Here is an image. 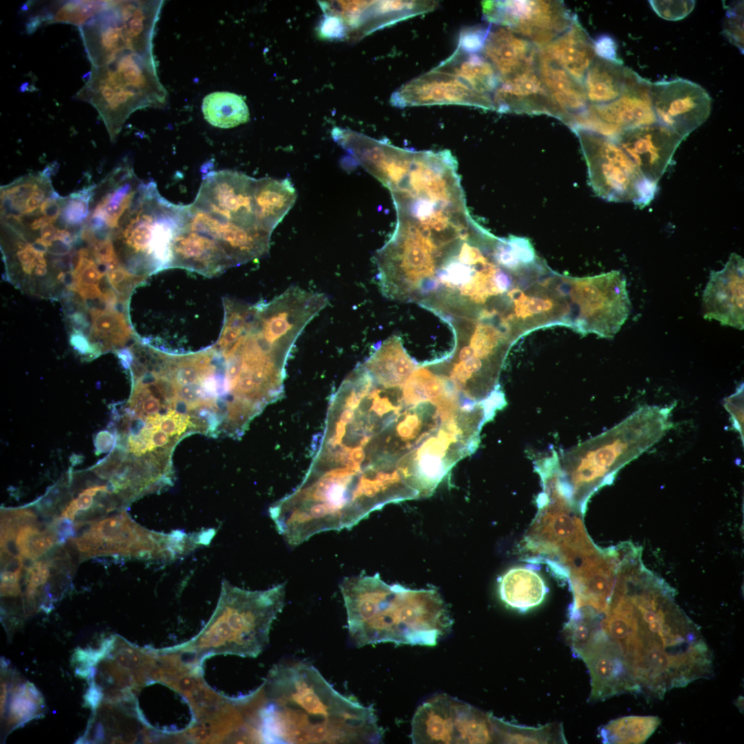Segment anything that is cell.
Returning a JSON list of instances; mask_svg holds the SVG:
<instances>
[{
	"mask_svg": "<svg viewBox=\"0 0 744 744\" xmlns=\"http://www.w3.org/2000/svg\"><path fill=\"white\" fill-rule=\"evenodd\" d=\"M572 130L581 146L590 185L599 196L639 207L651 202L657 185L641 173L614 138L581 127Z\"/></svg>",
	"mask_w": 744,
	"mask_h": 744,
	"instance_id": "9c48e42d",
	"label": "cell"
},
{
	"mask_svg": "<svg viewBox=\"0 0 744 744\" xmlns=\"http://www.w3.org/2000/svg\"><path fill=\"white\" fill-rule=\"evenodd\" d=\"M138 8L123 1H107L97 15L79 28L92 66L107 64L125 50L141 47L138 44L143 42L139 37L145 30V17H138Z\"/></svg>",
	"mask_w": 744,
	"mask_h": 744,
	"instance_id": "5bb4252c",
	"label": "cell"
},
{
	"mask_svg": "<svg viewBox=\"0 0 744 744\" xmlns=\"http://www.w3.org/2000/svg\"><path fill=\"white\" fill-rule=\"evenodd\" d=\"M540 50L582 84L596 56L593 41L577 17L568 29Z\"/></svg>",
	"mask_w": 744,
	"mask_h": 744,
	"instance_id": "83f0119b",
	"label": "cell"
},
{
	"mask_svg": "<svg viewBox=\"0 0 744 744\" xmlns=\"http://www.w3.org/2000/svg\"><path fill=\"white\" fill-rule=\"evenodd\" d=\"M725 406L731 415L736 429L743 435V386L725 400Z\"/></svg>",
	"mask_w": 744,
	"mask_h": 744,
	"instance_id": "f6af8a7d",
	"label": "cell"
},
{
	"mask_svg": "<svg viewBox=\"0 0 744 744\" xmlns=\"http://www.w3.org/2000/svg\"><path fill=\"white\" fill-rule=\"evenodd\" d=\"M494 110L501 113L546 114L563 120L550 98L537 66L502 79L492 96Z\"/></svg>",
	"mask_w": 744,
	"mask_h": 744,
	"instance_id": "603a6c76",
	"label": "cell"
},
{
	"mask_svg": "<svg viewBox=\"0 0 744 744\" xmlns=\"http://www.w3.org/2000/svg\"><path fill=\"white\" fill-rule=\"evenodd\" d=\"M74 541L86 557L118 555L171 561L206 545L207 539L203 530L192 533L149 530L121 512L90 524Z\"/></svg>",
	"mask_w": 744,
	"mask_h": 744,
	"instance_id": "ba28073f",
	"label": "cell"
},
{
	"mask_svg": "<svg viewBox=\"0 0 744 744\" xmlns=\"http://www.w3.org/2000/svg\"><path fill=\"white\" fill-rule=\"evenodd\" d=\"M127 455L125 448L120 444H116L110 454L93 466L90 470L98 477L110 481L114 477Z\"/></svg>",
	"mask_w": 744,
	"mask_h": 744,
	"instance_id": "ee69618b",
	"label": "cell"
},
{
	"mask_svg": "<svg viewBox=\"0 0 744 744\" xmlns=\"http://www.w3.org/2000/svg\"><path fill=\"white\" fill-rule=\"evenodd\" d=\"M499 592L507 606L526 611L541 603L548 588L535 570L520 566L508 570L502 577L499 581Z\"/></svg>",
	"mask_w": 744,
	"mask_h": 744,
	"instance_id": "e575fe53",
	"label": "cell"
},
{
	"mask_svg": "<svg viewBox=\"0 0 744 744\" xmlns=\"http://www.w3.org/2000/svg\"><path fill=\"white\" fill-rule=\"evenodd\" d=\"M743 258L731 254L724 267L712 271L703 293L704 318L743 329Z\"/></svg>",
	"mask_w": 744,
	"mask_h": 744,
	"instance_id": "7402d4cb",
	"label": "cell"
},
{
	"mask_svg": "<svg viewBox=\"0 0 744 744\" xmlns=\"http://www.w3.org/2000/svg\"><path fill=\"white\" fill-rule=\"evenodd\" d=\"M107 1H62L30 2L26 8L30 14L29 23L36 28L45 23H65L81 28L105 6Z\"/></svg>",
	"mask_w": 744,
	"mask_h": 744,
	"instance_id": "d590c367",
	"label": "cell"
},
{
	"mask_svg": "<svg viewBox=\"0 0 744 744\" xmlns=\"http://www.w3.org/2000/svg\"><path fill=\"white\" fill-rule=\"evenodd\" d=\"M119 306L96 304L89 307L90 321L84 329L89 327L87 341L96 356L102 352L118 351L132 337L130 321Z\"/></svg>",
	"mask_w": 744,
	"mask_h": 744,
	"instance_id": "f546056e",
	"label": "cell"
},
{
	"mask_svg": "<svg viewBox=\"0 0 744 744\" xmlns=\"http://www.w3.org/2000/svg\"><path fill=\"white\" fill-rule=\"evenodd\" d=\"M632 72L620 61L595 56L583 80L589 104H606L618 99L624 92Z\"/></svg>",
	"mask_w": 744,
	"mask_h": 744,
	"instance_id": "836d02e7",
	"label": "cell"
},
{
	"mask_svg": "<svg viewBox=\"0 0 744 744\" xmlns=\"http://www.w3.org/2000/svg\"><path fill=\"white\" fill-rule=\"evenodd\" d=\"M670 415L668 408L641 407L612 428L557 454V479L566 497L583 513L596 490L664 435Z\"/></svg>",
	"mask_w": 744,
	"mask_h": 744,
	"instance_id": "277c9868",
	"label": "cell"
},
{
	"mask_svg": "<svg viewBox=\"0 0 744 744\" xmlns=\"http://www.w3.org/2000/svg\"><path fill=\"white\" fill-rule=\"evenodd\" d=\"M184 227L206 235L224 251L234 267L260 258L268 253L271 234L222 220L192 203L186 205Z\"/></svg>",
	"mask_w": 744,
	"mask_h": 744,
	"instance_id": "ac0fdd59",
	"label": "cell"
},
{
	"mask_svg": "<svg viewBox=\"0 0 744 744\" xmlns=\"http://www.w3.org/2000/svg\"><path fill=\"white\" fill-rule=\"evenodd\" d=\"M100 492H110L108 486L95 485L82 490L79 496L71 501L63 509L61 517L70 520L74 519L79 512L86 511L92 506L94 497Z\"/></svg>",
	"mask_w": 744,
	"mask_h": 744,
	"instance_id": "b9f144b4",
	"label": "cell"
},
{
	"mask_svg": "<svg viewBox=\"0 0 744 744\" xmlns=\"http://www.w3.org/2000/svg\"><path fill=\"white\" fill-rule=\"evenodd\" d=\"M498 238L467 210L407 220L378 251L380 290L390 299L418 303L454 331L478 322L503 293Z\"/></svg>",
	"mask_w": 744,
	"mask_h": 744,
	"instance_id": "6da1fadb",
	"label": "cell"
},
{
	"mask_svg": "<svg viewBox=\"0 0 744 744\" xmlns=\"http://www.w3.org/2000/svg\"><path fill=\"white\" fill-rule=\"evenodd\" d=\"M495 743H566L563 727L557 723L529 727L506 721L492 715Z\"/></svg>",
	"mask_w": 744,
	"mask_h": 744,
	"instance_id": "74e56055",
	"label": "cell"
},
{
	"mask_svg": "<svg viewBox=\"0 0 744 744\" xmlns=\"http://www.w3.org/2000/svg\"><path fill=\"white\" fill-rule=\"evenodd\" d=\"M575 657L583 661L590 675L589 701L626 692L639 694L620 648L601 628Z\"/></svg>",
	"mask_w": 744,
	"mask_h": 744,
	"instance_id": "d6986e66",
	"label": "cell"
},
{
	"mask_svg": "<svg viewBox=\"0 0 744 744\" xmlns=\"http://www.w3.org/2000/svg\"><path fill=\"white\" fill-rule=\"evenodd\" d=\"M614 139L641 173L657 185L685 138L657 122L624 130Z\"/></svg>",
	"mask_w": 744,
	"mask_h": 744,
	"instance_id": "44dd1931",
	"label": "cell"
},
{
	"mask_svg": "<svg viewBox=\"0 0 744 744\" xmlns=\"http://www.w3.org/2000/svg\"><path fill=\"white\" fill-rule=\"evenodd\" d=\"M50 576L49 564L44 561L33 564L28 570V590L34 592L39 586L44 584Z\"/></svg>",
	"mask_w": 744,
	"mask_h": 744,
	"instance_id": "c3c4849f",
	"label": "cell"
},
{
	"mask_svg": "<svg viewBox=\"0 0 744 744\" xmlns=\"http://www.w3.org/2000/svg\"><path fill=\"white\" fill-rule=\"evenodd\" d=\"M602 615L588 607L570 608L564 634L574 656L588 643L600 628Z\"/></svg>",
	"mask_w": 744,
	"mask_h": 744,
	"instance_id": "ab89813d",
	"label": "cell"
},
{
	"mask_svg": "<svg viewBox=\"0 0 744 744\" xmlns=\"http://www.w3.org/2000/svg\"><path fill=\"white\" fill-rule=\"evenodd\" d=\"M483 16L509 28L539 49L570 28L576 15L559 1H483Z\"/></svg>",
	"mask_w": 744,
	"mask_h": 744,
	"instance_id": "4fadbf2b",
	"label": "cell"
},
{
	"mask_svg": "<svg viewBox=\"0 0 744 744\" xmlns=\"http://www.w3.org/2000/svg\"><path fill=\"white\" fill-rule=\"evenodd\" d=\"M570 309V327L586 335L612 338L631 311L626 280L619 271L594 276H564Z\"/></svg>",
	"mask_w": 744,
	"mask_h": 744,
	"instance_id": "30bf717a",
	"label": "cell"
},
{
	"mask_svg": "<svg viewBox=\"0 0 744 744\" xmlns=\"http://www.w3.org/2000/svg\"><path fill=\"white\" fill-rule=\"evenodd\" d=\"M596 56L609 61L619 62L617 59V45L614 39L607 34L597 37L593 41Z\"/></svg>",
	"mask_w": 744,
	"mask_h": 744,
	"instance_id": "7dc6e473",
	"label": "cell"
},
{
	"mask_svg": "<svg viewBox=\"0 0 744 744\" xmlns=\"http://www.w3.org/2000/svg\"><path fill=\"white\" fill-rule=\"evenodd\" d=\"M116 444V438L112 430H102L94 438L96 455L111 451Z\"/></svg>",
	"mask_w": 744,
	"mask_h": 744,
	"instance_id": "f907efd6",
	"label": "cell"
},
{
	"mask_svg": "<svg viewBox=\"0 0 744 744\" xmlns=\"http://www.w3.org/2000/svg\"><path fill=\"white\" fill-rule=\"evenodd\" d=\"M650 85V81L632 70L624 92L618 99L606 104H589L588 110L595 131L614 138L624 130L657 123Z\"/></svg>",
	"mask_w": 744,
	"mask_h": 744,
	"instance_id": "ffe728a7",
	"label": "cell"
},
{
	"mask_svg": "<svg viewBox=\"0 0 744 744\" xmlns=\"http://www.w3.org/2000/svg\"><path fill=\"white\" fill-rule=\"evenodd\" d=\"M340 590L349 633L358 647L387 642L433 646L451 630L452 619L435 589L390 585L376 573L344 578Z\"/></svg>",
	"mask_w": 744,
	"mask_h": 744,
	"instance_id": "3957f363",
	"label": "cell"
},
{
	"mask_svg": "<svg viewBox=\"0 0 744 744\" xmlns=\"http://www.w3.org/2000/svg\"><path fill=\"white\" fill-rule=\"evenodd\" d=\"M650 99L657 123L683 138L706 121L712 109L707 92L682 78L651 83Z\"/></svg>",
	"mask_w": 744,
	"mask_h": 744,
	"instance_id": "9a60e30c",
	"label": "cell"
},
{
	"mask_svg": "<svg viewBox=\"0 0 744 744\" xmlns=\"http://www.w3.org/2000/svg\"><path fill=\"white\" fill-rule=\"evenodd\" d=\"M19 566L14 570H4L1 575V588L4 595H16L19 590V579L21 568Z\"/></svg>",
	"mask_w": 744,
	"mask_h": 744,
	"instance_id": "681fc988",
	"label": "cell"
},
{
	"mask_svg": "<svg viewBox=\"0 0 744 744\" xmlns=\"http://www.w3.org/2000/svg\"><path fill=\"white\" fill-rule=\"evenodd\" d=\"M258 710L261 741L269 743H379L375 710L337 692L313 665L274 666Z\"/></svg>",
	"mask_w": 744,
	"mask_h": 744,
	"instance_id": "7a4b0ae2",
	"label": "cell"
},
{
	"mask_svg": "<svg viewBox=\"0 0 744 744\" xmlns=\"http://www.w3.org/2000/svg\"><path fill=\"white\" fill-rule=\"evenodd\" d=\"M202 111L205 120L219 128H232L247 123L249 118L244 99L229 92H215L207 95L203 101Z\"/></svg>",
	"mask_w": 744,
	"mask_h": 744,
	"instance_id": "8d00e7d4",
	"label": "cell"
},
{
	"mask_svg": "<svg viewBox=\"0 0 744 744\" xmlns=\"http://www.w3.org/2000/svg\"><path fill=\"white\" fill-rule=\"evenodd\" d=\"M435 68L455 76L477 92L491 97L501 82L493 66L481 53L458 47Z\"/></svg>",
	"mask_w": 744,
	"mask_h": 744,
	"instance_id": "1f68e13d",
	"label": "cell"
},
{
	"mask_svg": "<svg viewBox=\"0 0 744 744\" xmlns=\"http://www.w3.org/2000/svg\"><path fill=\"white\" fill-rule=\"evenodd\" d=\"M537 68L545 88L567 123L574 115L586 111L589 103L583 84L575 80L540 49Z\"/></svg>",
	"mask_w": 744,
	"mask_h": 744,
	"instance_id": "f1b7e54d",
	"label": "cell"
},
{
	"mask_svg": "<svg viewBox=\"0 0 744 744\" xmlns=\"http://www.w3.org/2000/svg\"><path fill=\"white\" fill-rule=\"evenodd\" d=\"M491 418L485 405L464 404L399 460V469L419 497L431 495L452 467L476 450L481 429Z\"/></svg>",
	"mask_w": 744,
	"mask_h": 744,
	"instance_id": "52a82bcc",
	"label": "cell"
},
{
	"mask_svg": "<svg viewBox=\"0 0 744 744\" xmlns=\"http://www.w3.org/2000/svg\"><path fill=\"white\" fill-rule=\"evenodd\" d=\"M284 584L251 591L223 581L217 606L208 623L189 642L175 649L201 659L218 654L256 657L269 641L271 626L282 610Z\"/></svg>",
	"mask_w": 744,
	"mask_h": 744,
	"instance_id": "8992f818",
	"label": "cell"
},
{
	"mask_svg": "<svg viewBox=\"0 0 744 744\" xmlns=\"http://www.w3.org/2000/svg\"><path fill=\"white\" fill-rule=\"evenodd\" d=\"M186 205L163 197L154 181L143 183L132 204L117 221L96 223L112 242L121 265L147 276L170 268L172 245L185 223Z\"/></svg>",
	"mask_w": 744,
	"mask_h": 744,
	"instance_id": "5b68a950",
	"label": "cell"
},
{
	"mask_svg": "<svg viewBox=\"0 0 744 744\" xmlns=\"http://www.w3.org/2000/svg\"><path fill=\"white\" fill-rule=\"evenodd\" d=\"M617 557L608 552L598 563L568 577L573 592L571 608H590L603 614L610 603L616 581Z\"/></svg>",
	"mask_w": 744,
	"mask_h": 744,
	"instance_id": "4316f807",
	"label": "cell"
},
{
	"mask_svg": "<svg viewBox=\"0 0 744 744\" xmlns=\"http://www.w3.org/2000/svg\"><path fill=\"white\" fill-rule=\"evenodd\" d=\"M435 1H381L353 2L351 8L364 32L391 25L435 9Z\"/></svg>",
	"mask_w": 744,
	"mask_h": 744,
	"instance_id": "d6a6232c",
	"label": "cell"
},
{
	"mask_svg": "<svg viewBox=\"0 0 744 744\" xmlns=\"http://www.w3.org/2000/svg\"><path fill=\"white\" fill-rule=\"evenodd\" d=\"M652 9L661 17L667 20H679L693 10L694 1H650Z\"/></svg>",
	"mask_w": 744,
	"mask_h": 744,
	"instance_id": "7bdbcfd3",
	"label": "cell"
},
{
	"mask_svg": "<svg viewBox=\"0 0 744 744\" xmlns=\"http://www.w3.org/2000/svg\"><path fill=\"white\" fill-rule=\"evenodd\" d=\"M296 198V190L288 178L256 179L254 210L259 225L271 234L292 208Z\"/></svg>",
	"mask_w": 744,
	"mask_h": 744,
	"instance_id": "4dcf8cb0",
	"label": "cell"
},
{
	"mask_svg": "<svg viewBox=\"0 0 744 744\" xmlns=\"http://www.w3.org/2000/svg\"><path fill=\"white\" fill-rule=\"evenodd\" d=\"M255 183L256 178L238 172H210L203 178L192 204L222 220L262 228L255 216Z\"/></svg>",
	"mask_w": 744,
	"mask_h": 744,
	"instance_id": "2e32d148",
	"label": "cell"
},
{
	"mask_svg": "<svg viewBox=\"0 0 744 744\" xmlns=\"http://www.w3.org/2000/svg\"><path fill=\"white\" fill-rule=\"evenodd\" d=\"M232 267L227 254L209 236L184 226L176 236L170 268L185 269L214 276Z\"/></svg>",
	"mask_w": 744,
	"mask_h": 744,
	"instance_id": "484cf974",
	"label": "cell"
},
{
	"mask_svg": "<svg viewBox=\"0 0 744 744\" xmlns=\"http://www.w3.org/2000/svg\"><path fill=\"white\" fill-rule=\"evenodd\" d=\"M492 714L446 694L420 705L411 723L413 743H495Z\"/></svg>",
	"mask_w": 744,
	"mask_h": 744,
	"instance_id": "7c38bea8",
	"label": "cell"
},
{
	"mask_svg": "<svg viewBox=\"0 0 744 744\" xmlns=\"http://www.w3.org/2000/svg\"><path fill=\"white\" fill-rule=\"evenodd\" d=\"M391 103L397 107L460 105L494 110L491 96L479 94L455 76L435 68L398 87Z\"/></svg>",
	"mask_w": 744,
	"mask_h": 744,
	"instance_id": "e0dca14e",
	"label": "cell"
},
{
	"mask_svg": "<svg viewBox=\"0 0 744 744\" xmlns=\"http://www.w3.org/2000/svg\"><path fill=\"white\" fill-rule=\"evenodd\" d=\"M743 17H741V9H738L736 7L729 9L727 12L726 21L724 25V31L727 37H730V40L732 42L736 41L735 45L742 46L741 41L743 39Z\"/></svg>",
	"mask_w": 744,
	"mask_h": 744,
	"instance_id": "bcb514c9",
	"label": "cell"
},
{
	"mask_svg": "<svg viewBox=\"0 0 744 744\" xmlns=\"http://www.w3.org/2000/svg\"><path fill=\"white\" fill-rule=\"evenodd\" d=\"M660 723L654 716H623L603 726L599 736L603 743H643Z\"/></svg>",
	"mask_w": 744,
	"mask_h": 744,
	"instance_id": "f35d334b",
	"label": "cell"
},
{
	"mask_svg": "<svg viewBox=\"0 0 744 744\" xmlns=\"http://www.w3.org/2000/svg\"><path fill=\"white\" fill-rule=\"evenodd\" d=\"M145 74L132 59L118 57L107 64L92 66L87 81L76 94L75 99L97 110L112 141L129 114L145 103Z\"/></svg>",
	"mask_w": 744,
	"mask_h": 744,
	"instance_id": "8fae6325",
	"label": "cell"
},
{
	"mask_svg": "<svg viewBox=\"0 0 744 744\" xmlns=\"http://www.w3.org/2000/svg\"><path fill=\"white\" fill-rule=\"evenodd\" d=\"M491 24V23H490ZM539 48L508 28L491 24L481 54L501 81L537 66Z\"/></svg>",
	"mask_w": 744,
	"mask_h": 744,
	"instance_id": "cb8c5ba5",
	"label": "cell"
},
{
	"mask_svg": "<svg viewBox=\"0 0 744 744\" xmlns=\"http://www.w3.org/2000/svg\"><path fill=\"white\" fill-rule=\"evenodd\" d=\"M491 24L475 25L463 28L457 47L469 52L481 53Z\"/></svg>",
	"mask_w": 744,
	"mask_h": 744,
	"instance_id": "60d3db41",
	"label": "cell"
},
{
	"mask_svg": "<svg viewBox=\"0 0 744 744\" xmlns=\"http://www.w3.org/2000/svg\"><path fill=\"white\" fill-rule=\"evenodd\" d=\"M1 519V549L13 542L21 561L38 559L58 541L55 530L41 528L37 523L36 515L29 509L3 510Z\"/></svg>",
	"mask_w": 744,
	"mask_h": 744,
	"instance_id": "d4e9b609",
	"label": "cell"
}]
</instances>
